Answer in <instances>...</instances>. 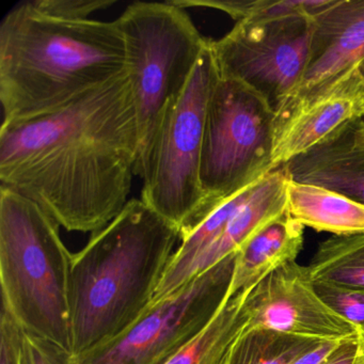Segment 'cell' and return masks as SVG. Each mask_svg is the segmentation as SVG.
<instances>
[{
    "mask_svg": "<svg viewBox=\"0 0 364 364\" xmlns=\"http://www.w3.org/2000/svg\"><path fill=\"white\" fill-rule=\"evenodd\" d=\"M353 364H364V334H358V349Z\"/></svg>",
    "mask_w": 364,
    "mask_h": 364,
    "instance_id": "26",
    "label": "cell"
},
{
    "mask_svg": "<svg viewBox=\"0 0 364 364\" xmlns=\"http://www.w3.org/2000/svg\"><path fill=\"white\" fill-rule=\"evenodd\" d=\"M274 120L276 114L259 93L219 75L208 100L202 140L203 208L188 231L219 204L272 171Z\"/></svg>",
    "mask_w": 364,
    "mask_h": 364,
    "instance_id": "7",
    "label": "cell"
},
{
    "mask_svg": "<svg viewBox=\"0 0 364 364\" xmlns=\"http://www.w3.org/2000/svg\"><path fill=\"white\" fill-rule=\"evenodd\" d=\"M235 257L225 259L149 306L110 342L76 357V364H165L199 333L225 299Z\"/></svg>",
    "mask_w": 364,
    "mask_h": 364,
    "instance_id": "9",
    "label": "cell"
},
{
    "mask_svg": "<svg viewBox=\"0 0 364 364\" xmlns=\"http://www.w3.org/2000/svg\"><path fill=\"white\" fill-rule=\"evenodd\" d=\"M359 70L360 72H361V75L363 76L364 80V61L361 63V65H360Z\"/></svg>",
    "mask_w": 364,
    "mask_h": 364,
    "instance_id": "28",
    "label": "cell"
},
{
    "mask_svg": "<svg viewBox=\"0 0 364 364\" xmlns=\"http://www.w3.org/2000/svg\"><path fill=\"white\" fill-rule=\"evenodd\" d=\"M21 327L1 309L0 318V364H20Z\"/></svg>",
    "mask_w": 364,
    "mask_h": 364,
    "instance_id": "23",
    "label": "cell"
},
{
    "mask_svg": "<svg viewBox=\"0 0 364 364\" xmlns=\"http://www.w3.org/2000/svg\"><path fill=\"white\" fill-rule=\"evenodd\" d=\"M364 117V80L359 68L329 89L274 120L272 170L312 150Z\"/></svg>",
    "mask_w": 364,
    "mask_h": 364,
    "instance_id": "12",
    "label": "cell"
},
{
    "mask_svg": "<svg viewBox=\"0 0 364 364\" xmlns=\"http://www.w3.org/2000/svg\"><path fill=\"white\" fill-rule=\"evenodd\" d=\"M355 122H357V121H355ZM353 125H351L353 142H355V146H357L360 150H362L364 152V132L357 131V129H355V125H353Z\"/></svg>",
    "mask_w": 364,
    "mask_h": 364,
    "instance_id": "27",
    "label": "cell"
},
{
    "mask_svg": "<svg viewBox=\"0 0 364 364\" xmlns=\"http://www.w3.org/2000/svg\"><path fill=\"white\" fill-rule=\"evenodd\" d=\"M39 204L0 186L3 309L23 330L72 351V253ZM73 353V351H72Z\"/></svg>",
    "mask_w": 364,
    "mask_h": 364,
    "instance_id": "4",
    "label": "cell"
},
{
    "mask_svg": "<svg viewBox=\"0 0 364 364\" xmlns=\"http://www.w3.org/2000/svg\"><path fill=\"white\" fill-rule=\"evenodd\" d=\"M321 342L245 328L232 343L223 364H291Z\"/></svg>",
    "mask_w": 364,
    "mask_h": 364,
    "instance_id": "19",
    "label": "cell"
},
{
    "mask_svg": "<svg viewBox=\"0 0 364 364\" xmlns=\"http://www.w3.org/2000/svg\"><path fill=\"white\" fill-rule=\"evenodd\" d=\"M312 23L306 71L276 117L321 95L364 61V0H328Z\"/></svg>",
    "mask_w": 364,
    "mask_h": 364,
    "instance_id": "11",
    "label": "cell"
},
{
    "mask_svg": "<svg viewBox=\"0 0 364 364\" xmlns=\"http://www.w3.org/2000/svg\"><path fill=\"white\" fill-rule=\"evenodd\" d=\"M357 349L358 336L344 341L323 364H353Z\"/></svg>",
    "mask_w": 364,
    "mask_h": 364,
    "instance_id": "25",
    "label": "cell"
},
{
    "mask_svg": "<svg viewBox=\"0 0 364 364\" xmlns=\"http://www.w3.org/2000/svg\"><path fill=\"white\" fill-rule=\"evenodd\" d=\"M318 295L336 313L344 317L357 330L364 334V291L315 283Z\"/></svg>",
    "mask_w": 364,
    "mask_h": 364,
    "instance_id": "20",
    "label": "cell"
},
{
    "mask_svg": "<svg viewBox=\"0 0 364 364\" xmlns=\"http://www.w3.org/2000/svg\"><path fill=\"white\" fill-rule=\"evenodd\" d=\"M244 311L248 330H269L314 341L358 336L355 328L318 295L308 266L297 262L278 268L247 289Z\"/></svg>",
    "mask_w": 364,
    "mask_h": 364,
    "instance_id": "10",
    "label": "cell"
},
{
    "mask_svg": "<svg viewBox=\"0 0 364 364\" xmlns=\"http://www.w3.org/2000/svg\"><path fill=\"white\" fill-rule=\"evenodd\" d=\"M117 22L137 108L139 156L169 104L188 84L210 39L173 1L131 4Z\"/></svg>",
    "mask_w": 364,
    "mask_h": 364,
    "instance_id": "6",
    "label": "cell"
},
{
    "mask_svg": "<svg viewBox=\"0 0 364 364\" xmlns=\"http://www.w3.org/2000/svg\"><path fill=\"white\" fill-rule=\"evenodd\" d=\"M308 267L315 283L364 291V234L331 236Z\"/></svg>",
    "mask_w": 364,
    "mask_h": 364,
    "instance_id": "18",
    "label": "cell"
},
{
    "mask_svg": "<svg viewBox=\"0 0 364 364\" xmlns=\"http://www.w3.org/2000/svg\"><path fill=\"white\" fill-rule=\"evenodd\" d=\"M351 124L285 165L291 180L331 189L364 204V152Z\"/></svg>",
    "mask_w": 364,
    "mask_h": 364,
    "instance_id": "14",
    "label": "cell"
},
{
    "mask_svg": "<svg viewBox=\"0 0 364 364\" xmlns=\"http://www.w3.org/2000/svg\"><path fill=\"white\" fill-rule=\"evenodd\" d=\"M218 77L210 40L188 84L169 104L136 163L142 201L176 225L181 235L193 227L203 208L202 140L208 100Z\"/></svg>",
    "mask_w": 364,
    "mask_h": 364,
    "instance_id": "5",
    "label": "cell"
},
{
    "mask_svg": "<svg viewBox=\"0 0 364 364\" xmlns=\"http://www.w3.org/2000/svg\"><path fill=\"white\" fill-rule=\"evenodd\" d=\"M127 70L117 20H63L23 1L0 24L3 124L58 109Z\"/></svg>",
    "mask_w": 364,
    "mask_h": 364,
    "instance_id": "2",
    "label": "cell"
},
{
    "mask_svg": "<svg viewBox=\"0 0 364 364\" xmlns=\"http://www.w3.org/2000/svg\"><path fill=\"white\" fill-rule=\"evenodd\" d=\"M289 178L285 166H281L255 184L218 237L193 262L185 276V284L225 259L235 257L257 232L287 212Z\"/></svg>",
    "mask_w": 364,
    "mask_h": 364,
    "instance_id": "13",
    "label": "cell"
},
{
    "mask_svg": "<svg viewBox=\"0 0 364 364\" xmlns=\"http://www.w3.org/2000/svg\"><path fill=\"white\" fill-rule=\"evenodd\" d=\"M312 28L306 14L236 22L221 39L212 40L219 75L250 87L278 114L306 71Z\"/></svg>",
    "mask_w": 364,
    "mask_h": 364,
    "instance_id": "8",
    "label": "cell"
},
{
    "mask_svg": "<svg viewBox=\"0 0 364 364\" xmlns=\"http://www.w3.org/2000/svg\"><path fill=\"white\" fill-rule=\"evenodd\" d=\"M178 242L176 225L141 199H132L72 255L70 304L76 357L114 340L148 310Z\"/></svg>",
    "mask_w": 364,
    "mask_h": 364,
    "instance_id": "3",
    "label": "cell"
},
{
    "mask_svg": "<svg viewBox=\"0 0 364 364\" xmlns=\"http://www.w3.org/2000/svg\"><path fill=\"white\" fill-rule=\"evenodd\" d=\"M287 213L304 227L336 236L364 234V204L325 187L289 178Z\"/></svg>",
    "mask_w": 364,
    "mask_h": 364,
    "instance_id": "16",
    "label": "cell"
},
{
    "mask_svg": "<svg viewBox=\"0 0 364 364\" xmlns=\"http://www.w3.org/2000/svg\"><path fill=\"white\" fill-rule=\"evenodd\" d=\"M304 240V227L285 213L257 232L234 259L227 297H233L287 264L296 262Z\"/></svg>",
    "mask_w": 364,
    "mask_h": 364,
    "instance_id": "15",
    "label": "cell"
},
{
    "mask_svg": "<svg viewBox=\"0 0 364 364\" xmlns=\"http://www.w3.org/2000/svg\"><path fill=\"white\" fill-rule=\"evenodd\" d=\"M42 14L63 20H89L95 12L107 9L114 0H31Z\"/></svg>",
    "mask_w": 364,
    "mask_h": 364,
    "instance_id": "22",
    "label": "cell"
},
{
    "mask_svg": "<svg viewBox=\"0 0 364 364\" xmlns=\"http://www.w3.org/2000/svg\"><path fill=\"white\" fill-rule=\"evenodd\" d=\"M344 341H323L291 364H323Z\"/></svg>",
    "mask_w": 364,
    "mask_h": 364,
    "instance_id": "24",
    "label": "cell"
},
{
    "mask_svg": "<svg viewBox=\"0 0 364 364\" xmlns=\"http://www.w3.org/2000/svg\"><path fill=\"white\" fill-rule=\"evenodd\" d=\"M140 138L127 71L48 114L0 127V186L67 231L95 232L129 203Z\"/></svg>",
    "mask_w": 364,
    "mask_h": 364,
    "instance_id": "1",
    "label": "cell"
},
{
    "mask_svg": "<svg viewBox=\"0 0 364 364\" xmlns=\"http://www.w3.org/2000/svg\"><path fill=\"white\" fill-rule=\"evenodd\" d=\"M246 293L225 296L208 325L165 364H223L232 343L246 328Z\"/></svg>",
    "mask_w": 364,
    "mask_h": 364,
    "instance_id": "17",
    "label": "cell"
},
{
    "mask_svg": "<svg viewBox=\"0 0 364 364\" xmlns=\"http://www.w3.org/2000/svg\"><path fill=\"white\" fill-rule=\"evenodd\" d=\"M20 364H76L71 350L21 328Z\"/></svg>",
    "mask_w": 364,
    "mask_h": 364,
    "instance_id": "21",
    "label": "cell"
}]
</instances>
